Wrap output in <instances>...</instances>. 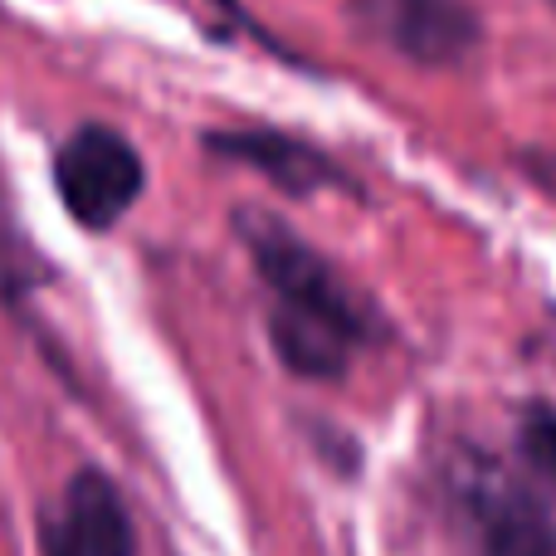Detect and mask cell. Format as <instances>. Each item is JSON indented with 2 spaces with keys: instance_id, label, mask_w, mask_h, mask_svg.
Masks as SVG:
<instances>
[{
  "instance_id": "cell-4",
  "label": "cell",
  "mask_w": 556,
  "mask_h": 556,
  "mask_svg": "<svg viewBox=\"0 0 556 556\" xmlns=\"http://www.w3.org/2000/svg\"><path fill=\"white\" fill-rule=\"evenodd\" d=\"M39 556H137L132 513L103 469H78L35 518Z\"/></svg>"
},
{
  "instance_id": "cell-7",
  "label": "cell",
  "mask_w": 556,
  "mask_h": 556,
  "mask_svg": "<svg viewBox=\"0 0 556 556\" xmlns=\"http://www.w3.org/2000/svg\"><path fill=\"white\" fill-rule=\"evenodd\" d=\"M39 283H45V260L20 235L15 205H10L5 176H0V307H20Z\"/></svg>"
},
{
  "instance_id": "cell-6",
  "label": "cell",
  "mask_w": 556,
  "mask_h": 556,
  "mask_svg": "<svg viewBox=\"0 0 556 556\" xmlns=\"http://www.w3.org/2000/svg\"><path fill=\"white\" fill-rule=\"evenodd\" d=\"M205 152L264 176V181H274L278 191H288V195H317V191L362 195L356 191V176L342 172L323 147L303 142V137L274 132V127H225V132H205Z\"/></svg>"
},
{
  "instance_id": "cell-3",
  "label": "cell",
  "mask_w": 556,
  "mask_h": 556,
  "mask_svg": "<svg viewBox=\"0 0 556 556\" xmlns=\"http://www.w3.org/2000/svg\"><path fill=\"white\" fill-rule=\"evenodd\" d=\"M54 191L88 235H108L142 201L147 166L117 127L84 123L54 152Z\"/></svg>"
},
{
  "instance_id": "cell-2",
  "label": "cell",
  "mask_w": 556,
  "mask_h": 556,
  "mask_svg": "<svg viewBox=\"0 0 556 556\" xmlns=\"http://www.w3.org/2000/svg\"><path fill=\"white\" fill-rule=\"evenodd\" d=\"M450 493L473 556H556V508L498 459H464Z\"/></svg>"
},
{
  "instance_id": "cell-5",
  "label": "cell",
  "mask_w": 556,
  "mask_h": 556,
  "mask_svg": "<svg viewBox=\"0 0 556 556\" xmlns=\"http://www.w3.org/2000/svg\"><path fill=\"white\" fill-rule=\"evenodd\" d=\"M362 35L420 68H450L479 49L483 25L464 0H352Z\"/></svg>"
},
{
  "instance_id": "cell-1",
  "label": "cell",
  "mask_w": 556,
  "mask_h": 556,
  "mask_svg": "<svg viewBox=\"0 0 556 556\" xmlns=\"http://www.w3.org/2000/svg\"><path fill=\"white\" fill-rule=\"evenodd\" d=\"M235 230L269 293V342L283 371L303 381H342L356 356L386 337L371 298L356 293L332 260L269 211H235Z\"/></svg>"
},
{
  "instance_id": "cell-8",
  "label": "cell",
  "mask_w": 556,
  "mask_h": 556,
  "mask_svg": "<svg viewBox=\"0 0 556 556\" xmlns=\"http://www.w3.org/2000/svg\"><path fill=\"white\" fill-rule=\"evenodd\" d=\"M518 454L538 479L556 483V410L547 405H528L518 420Z\"/></svg>"
}]
</instances>
